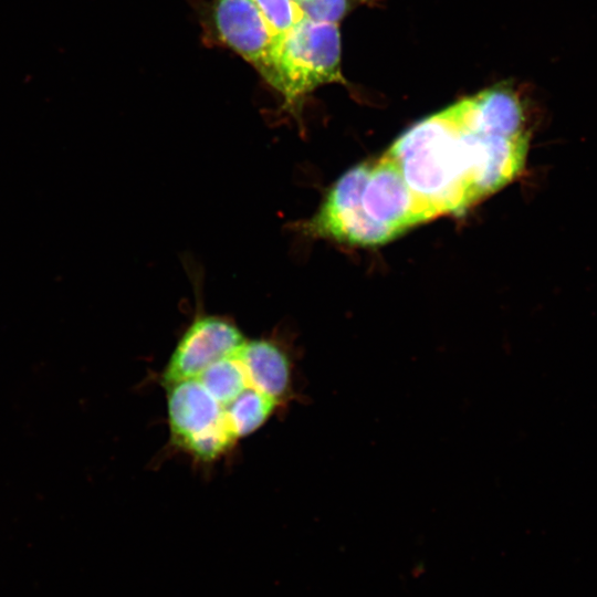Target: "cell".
I'll return each instance as SVG.
<instances>
[{"label":"cell","instance_id":"1","mask_svg":"<svg viewBox=\"0 0 597 597\" xmlns=\"http://www.w3.org/2000/svg\"><path fill=\"white\" fill-rule=\"evenodd\" d=\"M530 135L488 119L469 97L416 123L385 153L434 219L462 213L513 181Z\"/></svg>","mask_w":597,"mask_h":597},{"label":"cell","instance_id":"2","mask_svg":"<svg viewBox=\"0 0 597 597\" xmlns=\"http://www.w3.org/2000/svg\"><path fill=\"white\" fill-rule=\"evenodd\" d=\"M164 388L170 443L212 463L262 427L273 399L286 407L294 398V363L276 341L247 338L198 376Z\"/></svg>","mask_w":597,"mask_h":597},{"label":"cell","instance_id":"3","mask_svg":"<svg viewBox=\"0 0 597 597\" xmlns=\"http://www.w3.org/2000/svg\"><path fill=\"white\" fill-rule=\"evenodd\" d=\"M429 220L395 161L384 153L342 175L297 230L312 238L374 247Z\"/></svg>","mask_w":597,"mask_h":597},{"label":"cell","instance_id":"4","mask_svg":"<svg viewBox=\"0 0 597 597\" xmlns=\"http://www.w3.org/2000/svg\"><path fill=\"white\" fill-rule=\"evenodd\" d=\"M276 67L275 90L291 111L318 86L342 82L337 24L302 19L277 42Z\"/></svg>","mask_w":597,"mask_h":597},{"label":"cell","instance_id":"5","mask_svg":"<svg viewBox=\"0 0 597 597\" xmlns=\"http://www.w3.org/2000/svg\"><path fill=\"white\" fill-rule=\"evenodd\" d=\"M212 21L220 41L275 88L277 41L253 0H214Z\"/></svg>","mask_w":597,"mask_h":597},{"label":"cell","instance_id":"6","mask_svg":"<svg viewBox=\"0 0 597 597\" xmlns=\"http://www.w3.org/2000/svg\"><path fill=\"white\" fill-rule=\"evenodd\" d=\"M245 339L240 328L228 318L206 314L196 316L163 368L160 384L166 387L198 376Z\"/></svg>","mask_w":597,"mask_h":597},{"label":"cell","instance_id":"7","mask_svg":"<svg viewBox=\"0 0 597 597\" xmlns=\"http://www.w3.org/2000/svg\"><path fill=\"white\" fill-rule=\"evenodd\" d=\"M253 2L277 42L306 17L295 0H253Z\"/></svg>","mask_w":597,"mask_h":597},{"label":"cell","instance_id":"8","mask_svg":"<svg viewBox=\"0 0 597 597\" xmlns=\"http://www.w3.org/2000/svg\"><path fill=\"white\" fill-rule=\"evenodd\" d=\"M354 0H302L304 14L315 21L336 23L352 8Z\"/></svg>","mask_w":597,"mask_h":597},{"label":"cell","instance_id":"9","mask_svg":"<svg viewBox=\"0 0 597 597\" xmlns=\"http://www.w3.org/2000/svg\"><path fill=\"white\" fill-rule=\"evenodd\" d=\"M295 1L300 3L302 0H295Z\"/></svg>","mask_w":597,"mask_h":597}]
</instances>
